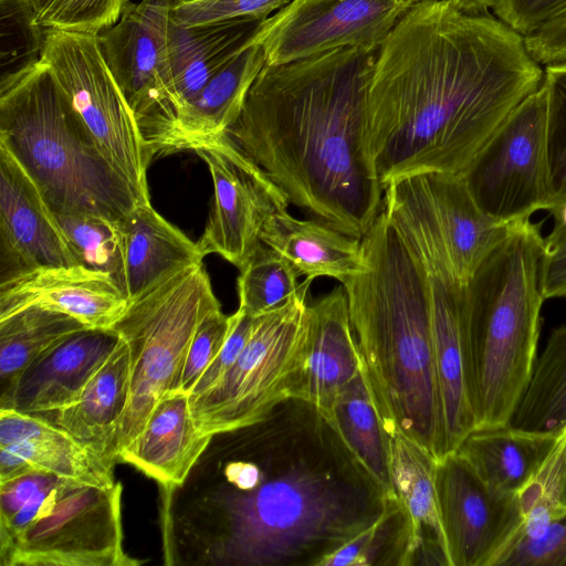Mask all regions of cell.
Returning <instances> with one entry per match:
<instances>
[{
  "mask_svg": "<svg viewBox=\"0 0 566 566\" xmlns=\"http://www.w3.org/2000/svg\"><path fill=\"white\" fill-rule=\"evenodd\" d=\"M293 0H177L171 20L179 25H199L239 18L265 20Z\"/></svg>",
  "mask_w": 566,
  "mask_h": 566,
  "instance_id": "41",
  "label": "cell"
},
{
  "mask_svg": "<svg viewBox=\"0 0 566 566\" xmlns=\"http://www.w3.org/2000/svg\"><path fill=\"white\" fill-rule=\"evenodd\" d=\"M263 21L239 18L188 27L171 20L170 60L181 114L218 70L256 40Z\"/></svg>",
  "mask_w": 566,
  "mask_h": 566,
  "instance_id": "30",
  "label": "cell"
},
{
  "mask_svg": "<svg viewBox=\"0 0 566 566\" xmlns=\"http://www.w3.org/2000/svg\"><path fill=\"white\" fill-rule=\"evenodd\" d=\"M323 417L365 473L387 496H395L389 433L373 399L363 366Z\"/></svg>",
  "mask_w": 566,
  "mask_h": 566,
  "instance_id": "31",
  "label": "cell"
},
{
  "mask_svg": "<svg viewBox=\"0 0 566 566\" xmlns=\"http://www.w3.org/2000/svg\"><path fill=\"white\" fill-rule=\"evenodd\" d=\"M418 0H293L258 33L266 65L347 46L378 48Z\"/></svg>",
  "mask_w": 566,
  "mask_h": 566,
  "instance_id": "14",
  "label": "cell"
},
{
  "mask_svg": "<svg viewBox=\"0 0 566 566\" xmlns=\"http://www.w3.org/2000/svg\"><path fill=\"white\" fill-rule=\"evenodd\" d=\"M44 29L98 35L113 27L129 0H23Z\"/></svg>",
  "mask_w": 566,
  "mask_h": 566,
  "instance_id": "39",
  "label": "cell"
},
{
  "mask_svg": "<svg viewBox=\"0 0 566 566\" xmlns=\"http://www.w3.org/2000/svg\"><path fill=\"white\" fill-rule=\"evenodd\" d=\"M510 424L557 434L566 431V325L552 332L536 358Z\"/></svg>",
  "mask_w": 566,
  "mask_h": 566,
  "instance_id": "33",
  "label": "cell"
},
{
  "mask_svg": "<svg viewBox=\"0 0 566 566\" xmlns=\"http://www.w3.org/2000/svg\"><path fill=\"white\" fill-rule=\"evenodd\" d=\"M378 50L347 46L265 64L223 134L290 205L358 239L384 203L365 143L367 85Z\"/></svg>",
  "mask_w": 566,
  "mask_h": 566,
  "instance_id": "3",
  "label": "cell"
},
{
  "mask_svg": "<svg viewBox=\"0 0 566 566\" xmlns=\"http://www.w3.org/2000/svg\"><path fill=\"white\" fill-rule=\"evenodd\" d=\"M388 433L392 490L411 521L415 565L449 566L436 490L437 460L400 429Z\"/></svg>",
  "mask_w": 566,
  "mask_h": 566,
  "instance_id": "28",
  "label": "cell"
},
{
  "mask_svg": "<svg viewBox=\"0 0 566 566\" xmlns=\"http://www.w3.org/2000/svg\"><path fill=\"white\" fill-rule=\"evenodd\" d=\"M493 566H566V511L536 493Z\"/></svg>",
  "mask_w": 566,
  "mask_h": 566,
  "instance_id": "35",
  "label": "cell"
},
{
  "mask_svg": "<svg viewBox=\"0 0 566 566\" xmlns=\"http://www.w3.org/2000/svg\"><path fill=\"white\" fill-rule=\"evenodd\" d=\"M261 242L285 259L298 276L311 282L326 276L343 283L365 265L361 239L316 219H297L287 210L269 218Z\"/></svg>",
  "mask_w": 566,
  "mask_h": 566,
  "instance_id": "27",
  "label": "cell"
},
{
  "mask_svg": "<svg viewBox=\"0 0 566 566\" xmlns=\"http://www.w3.org/2000/svg\"><path fill=\"white\" fill-rule=\"evenodd\" d=\"M120 337L112 328H84L36 357L0 397V408L41 416L59 410L80 395L112 355Z\"/></svg>",
  "mask_w": 566,
  "mask_h": 566,
  "instance_id": "19",
  "label": "cell"
},
{
  "mask_svg": "<svg viewBox=\"0 0 566 566\" xmlns=\"http://www.w3.org/2000/svg\"><path fill=\"white\" fill-rule=\"evenodd\" d=\"M415 562L411 521L396 496H390L373 523L327 555L319 566H411Z\"/></svg>",
  "mask_w": 566,
  "mask_h": 566,
  "instance_id": "34",
  "label": "cell"
},
{
  "mask_svg": "<svg viewBox=\"0 0 566 566\" xmlns=\"http://www.w3.org/2000/svg\"><path fill=\"white\" fill-rule=\"evenodd\" d=\"M0 8L1 90L41 61L46 29L23 0H0Z\"/></svg>",
  "mask_w": 566,
  "mask_h": 566,
  "instance_id": "38",
  "label": "cell"
},
{
  "mask_svg": "<svg viewBox=\"0 0 566 566\" xmlns=\"http://www.w3.org/2000/svg\"><path fill=\"white\" fill-rule=\"evenodd\" d=\"M212 437L197 426L189 395L178 390L159 400L117 461L135 467L163 488L178 486L187 480Z\"/></svg>",
  "mask_w": 566,
  "mask_h": 566,
  "instance_id": "22",
  "label": "cell"
},
{
  "mask_svg": "<svg viewBox=\"0 0 566 566\" xmlns=\"http://www.w3.org/2000/svg\"><path fill=\"white\" fill-rule=\"evenodd\" d=\"M234 324L222 349L200 377L189 396L201 395L213 388L237 360L245 346L255 321L241 308L234 312Z\"/></svg>",
  "mask_w": 566,
  "mask_h": 566,
  "instance_id": "44",
  "label": "cell"
},
{
  "mask_svg": "<svg viewBox=\"0 0 566 566\" xmlns=\"http://www.w3.org/2000/svg\"><path fill=\"white\" fill-rule=\"evenodd\" d=\"M549 199L546 211L566 202V61L545 65Z\"/></svg>",
  "mask_w": 566,
  "mask_h": 566,
  "instance_id": "40",
  "label": "cell"
},
{
  "mask_svg": "<svg viewBox=\"0 0 566 566\" xmlns=\"http://www.w3.org/2000/svg\"><path fill=\"white\" fill-rule=\"evenodd\" d=\"M218 308L221 304L199 263L129 301L111 327L127 344L130 357L129 397L115 442L117 458L139 434L159 400L180 390L196 329Z\"/></svg>",
  "mask_w": 566,
  "mask_h": 566,
  "instance_id": "7",
  "label": "cell"
},
{
  "mask_svg": "<svg viewBox=\"0 0 566 566\" xmlns=\"http://www.w3.org/2000/svg\"><path fill=\"white\" fill-rule=\"evenodd\" d=\"M264 65L265 54L256 39L212 75L161 140L156 157L196 151L220 138L240 116Z\"/></svg>",
  "mask_w": 566,
  "mask_h": 566,
  "instance_id": "21",
  "label": "cell"
},
{
  "mask_svg": "<svg viewBox=\"0 0 566 566\" xmlns=\"http://www.w3.org/2000/svg\"><path fill=\"white\" fill-rule=\"evenodd\" d=\"M426 274L431 306L436 371L444 416L447 451L451 453L475 429L467 384L461 326L463 287Z\"/></svg>",
  "mask_w": 566,
  "mask_h": 566,
  "instance_id": "26",
  "label": "cell"
},
{
  "mask_svg": "<svg viewBox=\"0 0 566 566\" xmlns=\"http://www.w3.org/2000/svg\"><path fill=\"white\" fill-rule=\"evenodd\" d=\"M195 153L207 164L214 188L198 248L205 256L219 254L241 270L262 243L265 222L287 210L290 202L264 171L223 135Z\"/></svg>",
  "mask_w": 566,
  "mask_h": 566,
  "instance_id": "15",
  "label": "cell"
},
{
  "mask_svg": "<svg viewBox=\"0 0 566 566\" xmlns=\"http://www.w3.org/2000/svg\"><path fill=\"white\" fill-rule=\"evenodd\" d=\"M496 17L527 36L566 13V0H496Z\"/></svg>",
  "mask_w": 566,
  "mask_h": 566,
  "instance_id": "43",
  "label": "cell"
},
{
  "mask_svg": "<svg viewBox=\"0 0 566 566\" xmlns=\"http://www.w3.org/2000/svg\"><path fill=\"white\" fill-rule=\"evenodd\" d=\"M0 146L54 214L118 221L150 201L102 154L42 60L0 90Z\"/></svg>",
  "mask_w": 566,
  "mask_h": 566,
  "instance_id": "6",
  "label": "cell"
},
{
  "mask_svg": "<svg viewBox=\"0 0 566 566\" xmlns=\"http://www.w3.org/2000/svg\"><path fill=\"white\" fill-rule=\"evenodd\" d=\"M542 290L545 300L566 297V230L555 224L544 238Z\"/></svg>",
  "mask_w": 566,
  "mask_h": 566,
  "instance_id": "45",
  "label": "cell"
},
{
  "mask_svg": "<svg viewBox=\"0 0 566 566\" xmlns=\"http://www.w3.org/2000/svg\"><path fill=\"white\" fill-rule=\"evenodd\" d=\"M361 242L364 269L342 285L373 399L387 431L438 461L448 451L427 274L382 209Z\"/></svg>",
  "mask_w": 566,
  "mask_h": 566,
  "instance_id": "4",
  "label": "cell"
},
{
  "mask_svg": "<svg viewBox=\"0 0 566 566\" xmlns=\"http://www.w3.org/2000/svg\"><path fill=\"white\" fill-rule=\"evenodd\" d=\"M1 283L45 266H75L53 213L11 154L0 146Z\"/></svg>",
  "mask_w": 566,
  "mask_h": 566,
  "instance_id": "17",
  "label": "cell"
},
{
  "mask_svg": "<svg viewBox=\"0 0 566 566\" xmlns=\"http://www.w3.org/2000/svg\"><path fill=\"white\" fill-rule=\"evenodd\" d=\"M538 494L553 506L566 511V431L562 442L537 480Z\"/></svg>",
  "mask_w": 566,
  "mask_h": 566,
  "instance_id": "46",
  "label": "cell"
},
{
  "mask_svg": "<svg viewBox=\"0 0 566 566\" xmlns=\"http://www.w3.org/2000/svg\"><path fill=\"white\" fill-rule=\"evenodd\" d=\"M524 36L488 11L418 0L379 46L366 149L385 189L418 174L463 177L544 71Z\"/></svg>",
  "mask_w": 566,
  "mask_h": 566,
  "instance_id": "2",
  "label": "cell"
},
{
  "mask_svg": "<svg viewBox=\"0 0 566 566\" xmlns=\"http://www.w3.org/2000/svg\"><path fill=\"white\" fill-rule=\"evenodd\" d=\"M129 300L104 272L75 266H45L0 283V318L29 306L65 313L90 328H111Z\"/></svg>",
  "mask_w": 566,
  "mask_h": 566,
  "instance_id": "18",
  "label": "cell"
},
{
  "mask_svg": "<svg viewBox=\"0 0 566 566\" xmlns=\"http://www.w3.org/2000/svg\"><path fill=\"white\" fill-rule=\"evenodd\" d=\"M478 206L501 224L546 210L547 91L530 94L478 155L463 176Z\"/></svg>",
  "mask_w": 566,
  "mask_h": 566,
  "instance_id": "13",
  "label": "cell"
},
{
  "mask_svg": "<svg viewBox=\"0 0 566 566\" xmlns=\"http://www.w3.org/2000/svg\"><path fill=\"white\" fill-rule=\"evenodd\" d=\"M124 258V293L133 301L205 255L197 242L161 217L150 201L118 221Z\"/></svg>",
  "mask_w": 566,
  "mask_h": 566,
  "instance_id": "25",
  "label": "cell"
},
{
  "mask_svg": "<svg viewBox=\"0 0 566 566\" xmlns=\"http://www.w3.org/2000/svg\"><path fill=\"white\" fill-rule=\"evenodd\" d=\"M460 10L469 12L488 11L496 0H448Z\"/></svg>",
  "mask_w": 566,
  "mask_h": 566,
  "instance_id": "47",
  "label": "cell"
},
{
  "mask_svg": "<svg viewBox=\"0 0 566 566\" xmlns=\"http://www.w3.org/2000/svg\"><path fill=\"white\" fill-rule=\"evenodd\" d=\"M120 482L97 486L61 478L36 517L0 539L1 566H136L124 549Z\"/></svg>",
  "mask_w": 566,
  "mask_h": 566,
  "instance_id": "10",
  "label": "cell"
},
{
  "mask_svg": "<svg viewBox=\"0 0 566 566\" xmlns=\"http://www.w3.org/2000/svg\"><path fill=\"white\" fill-rule=\"evenodd\" d=\"M564 433L531 431L511 424L474 429L455 452L493 493L523 495L555 455Z\"/></svg>",
  "mask_w": 566,
  "mask_h": 566,
  "instance_id": "23",
  "label": "cell"
},
{
  "mask_svg": "<svg viewBox=\"0 0 566 566\" xmlns=\"http://www.w3.org/2000/svg\"><path fill=\"white\" fill-rule=\"evenodd\" d=\"M298 274L275 251L261 243L238 277L239 308L260 316L279 308L302 289Z\"/></svg>",
  "mask_w": 566,
  "mask_h": 566,
  "instance_id": "36",
  "label": "cell"
},
{
  "mask_svg": "<svg viewBox=\"0 0 566 566\" xmlns=\"http://www.w3.org/2000/svg\"><path fill=\"white\" fill-rule=\"evenodd\" d=\"M436 490L449 566H493L524 521L526 494L493 493L455 451L437 461Z\"/></svg>",
  "mask_w": 566,
  "mask_h": 566,
  "instance_id": "16",
  "label": "cell"
},
{
  "mask_svg": "<svg viewBox=\"0 0 566 566\" xmlns=\"http://www.w3.org/2000/svg\"><path fill=\"white\" fill-rule=\"evenodd\" d=\"M234 313L221 308L210 312L199 324L190 343L180 382V390L190 395L193 387L218 356L234 324Z\"/></svg>",
  "mask_w": 566,
  "mask_h": 566,
  "instance_id": "42",
  "label": "cell"
},
{
  "mask_svg": "<svg viewBox=\"0 0 566 566\" xmlns=\"http://www.w3.org/2000/svg\"><path fill=\"white\" fill-rule=\"evenodd\" d=\"M311 281L283 306L256 316L234 364L210 390L190 397L199 429L210 436L251 426L289 399H301L307 361Z\"/></svg>",
  "mask_w": 566,
  "mask_h": 566,
  "instance_id": "8",
  "label": "cell"
},
{
  "mask_svg": "<svg viewBox=\"0 0 566 566\" xmlns=\"http://www.w3.org/2000/svg\"><path fill=\"white\" fill-rule=\"evenodd\" d=\"M130 387V357L120 342L104 365L67 406L40 417L70 433L114 470L115 442Z\"/></svg>",
  "mask_w": 566,
  "mask_h": 566,
  "instance_id": "24",
  "label": "cell"
},
{
  "mask_svg": "<svg viewBox=\"0 0 566 566\" xmlns=\"http://www.w3.org/2000/svg\"><path fill=\"white\" fill-rule=\"evenodd\" d=\"M544 238L509 226L461 294L467 384L475 429L509 426L537 358Z\"/></svg>",
  "mask_w": 566,
  "mask_h": 566,
  "instance_id": "5",
  "label": "cell"
},
{
  "mask_svg": "<svg viewBox=\"0 0 566 566\" xmlns=\"http://www.w3.org/2000/svg\"><path fill=\"white\" fill-rule=\"evenodd\" d=\"M84 328L87 327L76 318L40 306L0 318V397L43 352Z\"/></svg>",
  "mask_w": 566,
  "mask_h": 566,
  "instance_id": "32",
  "label": "cell"
},
{
  "mask_svg": "<svg viewBox=\"0 0 566 566\" xmlns=\"http://www.w3.org/2000/svg\"><path fill=\"white\" fill-rule=\"evenodd\" d=\"M0 448L19 455L32 470L97 486L117 482L114 470L94 452L40 416L0 408Z\"/></svg>",
  "mask_w": 566,
  "mask_h": 566,
  "instance_id": "29",
  "label": "cell"
},
{
  "mask_svg": "<svg viewBox=\"0 0 566 566\" xmlns=\"http://www.w3.org/2000/svg\"><path fill=\"white\" fill-rule=\"evenodd\" d=\"M90 136L125 180L149 200L151 156L97 35L46 29L42 59Z\"/></svg>",
  "mask_w": 566,
  "mask_h": 566,
  "instance_id": "11",
  "label": "cell"
},
{
  "mask_svg": "<svg viewBox=\"0 0 566 566\" xmlns=\"http://www.w3.org/2000/svg\"><path fill=\"white\" fill-rule=\"evenodd\" d=\"M382 211L426 273L462 287L510 226L482 211L463 177L444 172L391 181Z\"/></svg>",
  "mask_w": 566,
  "mask_h": 566,
  "instance_id": "9",
  "label": "cell"
},
{
  "mask_svg": "<svg viewBox=\"0 0 566 566\" xmlns=\"http://www.w3.org/2000/svg\"><path fill=\"white\" fill-rule=\"evenodd\" d=\"M163 489L168 564L319 566L390 497L295 398L214 434L187 480Z\"/></svg>",
  "mask_w": 566,
  "mask_h": 566,
  "instance_id": "1",
  "label": "cell"
},
{
  "mask_svg": "<svg viewBox=\"0 0 566 566\" xmlns=\"http://www.w3.org/2000/svg\"><path fill=\"white\" fill-rule=\"evenodd\" d=\"M176 1L130 2L117 23L97 35L103 56L134 113L151 158L182 111L169 48Z\"/></svg>",
  "mask_w": 566,
  "mask_h": 566,
  "instance_id": "12",
  "label": "cell"
},
{
  "mask_svg": "<svg viewBox=\"0 0 566 566\" xmlns=\"http://www.w3.org/2000/svg\"><path fill=\"white\" fill-rule=\"evenodd\" d=\"M361 358L343 285L307 305V361L301 399L325 416L360 373Z\"/></svg>",
  "mask_w": 566,
  "mask_h": 566,
  "instance_id": "20",
  "label": "cell"
},
{
  "mask_svg": "<svg viewBox=\"0 0 566 566\" xmlns=\"http://www.w3.org/2000/svg\"><path fill=\"white\" fill-rule=\"evenodd\" d=\"M80 265L109 274L124 293V258L118 221L86 214H54ZM125 294V293H124Z\"/></svg>",
  "mask_w": 566,
  "mask_h": 566,
  "instance_id": "37",
  "label": "cell"
}]
</instances>
